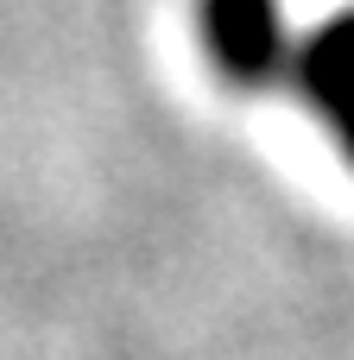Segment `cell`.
I'll return each instance as SVG.
<instances>
[{
	"instance_id": "1",
	"label": "cell",
	"mask_w": 354,
	"mask_h": 360,
	"mask_svg": "<svg viewBox=\"0 0 354 360\" xmlns=\"http://www.w3.org/2000/svg\"><path fill=\"white\" fill-rule=\"evenodd\" d=\"M203 51L234 89H272L291 76V25L279 0H196Z\"/></svg>"
},
{
	"instance_id": "2",
	"label": "cell",
	"mask_w": 354,
	"mask_h": 360,
	"mask_svg": "<svg viewBox=\"0 0 354 360\" xmlns=\"http://www.w3.org/2000/svg\"><path fill=\"white\" fill-rule=\"evenodd\" d=\"M291 76H298V89L317 108V120L342 139V152H348V165H354V6L336 13L329 25H317L298 44Z\"/></svg>"
}]
</instances>
